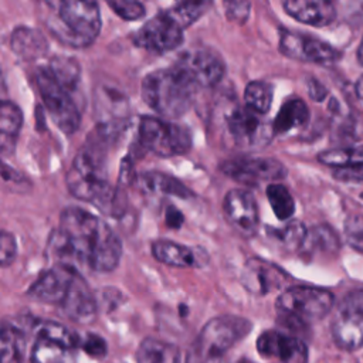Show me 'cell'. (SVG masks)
<instances>
[{"mask_svg":"<svg viewBox=\"0 0 363 363\" xmlns=\"http://www.w3.org/2000/svg\"><path fill=\"white\" fill-rule=\"evenodd\" d=\"M23 112L11 101H1L0 105V145L3 153L11 152L23 126Z\"/></svg>","mask_w":363,"mask_h":363,"instance_id":"obj_26","label":"cell"},{"mask_svg":"<svg viewBox=\"0 0 363 363\" xmlns=\"http://www.w3.org/2000/svg\"><path fill=\"white\" fill-rule=\"evenodd\" d=\"M10 48L21 60L35 61L48 52V41L40 30L18 26L11 31Z\"/></svg>","mask_w":363,"mask_h":363,"instance_id":"obj_23","label":"cell"},{"mask_svg":"<svg viewBox=\"0 0 363 363\" xmlns=\"http://www.w3.org/2000/svg\"><path fill=\"white\" fill-rule=\"evenodd\" d=\"M267 199L278 220H289L295 213V201L289 190L279 183H271L267 186Z\"/></svg>","mask_w":363,"mask_h":363,"instance_id":"obj_33","label":"cell"},{"mask_svg":"<svg viewBox=\"0 0 363 363\" xmlns=\"http://www.w3.org/2000/svg\"><path fill=\"white\" fill-rule=\"evenodd\" d=\"M279 51L289 58L315 64H330L339 58V52L326 41L292 30H281Z\"/></svg>","mask_w":363,"mask_h":363,"instance_id":"obj_13","label":"cell"},{"mask_svg":"<svg viewBox=\"0 0 363 363\" xmlns=\"http://www.w3.org/2000/svg\"><path fill=\"white\" fill-rule=\"evenodd\" d=\"M176 65L183 69L194 85L208 88L221 81L225 72L223 58L210 48H193L179 55Z\"/></svg>","mask_w":363,"mask_h":363,"instance_id":"obj_14","label":"cell"},{"mask_svg":"<svg viewBox=\"0 0 363 363\" xmlns=\"http://www.w3.org/2000/svg\"><path fill=\"white\" fill-rule=\"evenodd\" d=\"M0 345L1 363H23L26 339L23 332L17 326L7 322L3 323L0 333Z\"/></svg>","mask_w":363,"mask_h":363,"instance_id":"obj_28","label":"cell"},{"mask_svg":"<svg viewBox=\"0 0 363 363\" xmlns=\"http://www.w3.org/2000/svg\"><path fill=\"white\" fill-rule=\"evenodd\" d=\"M44 24L62 44L84 48L98 37L102 26L99 4L88 0L45 1Z\"/></svg>","mask_w":363,"mask_h":363,"instance_id":"obj_3","label":"cell"},{"mask_svg":"<svg viewBox=\"0 0 363 363\" xmlns=\"http://www.w3.org/2000/svg\"><path fill=\"white\" fill-rule=\"evenodd\" d=\"M17 254V242L16 238L9 231H1L0 235V262L1 267L10 265Z\"/></svg>","mask_w":363,"mask_h":363,"instance_id":"obj_38","label":"cell"},{"mask_svg":"<svg viewBox=\"0 0 363 363\" xmlns=\"http://www.w3.org/2000/svg\"><path fill=\"white\" fill-rule=\"evenodd\" d=\"M223 211L227 223L242 237L250 238L258 231V206L248 190L231 189L224 197Z\"/></svg>","mask_w":363,"mask_h":363,"instance_id":"obj_15","label":"cell"},{"mask_svg":"<svg viewBox=\"0 0 363 363\" xmlns=\"http://www.w3.org/2000/svg\"><path fill=\"white\" fill-rule=\"evenodd\" d=\"M152 254L159 262L177 268L200 267L207 262L204 259V257L207 258L204 250H194L193 247L169 240H156L152 244Z\"/></svg>","mask_w":363,"mask_h":363,"instance_id":"obj_21","label":"cell"},{"mask_svg":"<svg viewBox=\"0 0 363 363\" xmlns=\"http://www.w3.org/2000/svg\"><path fill=\"white\" fill-rule=\"evenodd\" d=\"M82 350L92 356V357H96V359H101L108 352V346H106V342L104 337H101L99 335L96 333H88L84 339H81V345Z\"/></svg>","mask_w":363,"mask_h":363,"instance_id":"obj_37","label":"cell"},{"mask_svg":"<svg viewBox=\"0 0 363 363\" xmlns=\"http://www.w3.org/2000/svg\"><path fill=\"white\" fill-rule=\"evenodd\" d=\"M225 133L238 149H261L272 140L274 128L264 115L235 105L225 115Z\"/></svg>","mask_w":363,"mask_h":363,"instance_id":"obj_10","label":"cell"},{"mask_svg":"<svg viewBox=\"0 0 363 363\" xmlns=\"http://www.w3.org/2000/svg\"><path fill=\"white\" fill-rule=\"evenodd\" d=\"M350 247H353L356 251H359V252L363 254V241H362V242H356V244H353V245H350Z\"/></svg>","mask_w":363,"mask_h":363,"instance_id":"obj_47","label":"cell"},{"mask_svg":"<svg viewBox=\"0 0 363 363\" xmlns=\"http://www.w3.org/2000/svg\"><path fill=\"white\" fill-rule=\"evenodd\" d=\"M48 68L65 89L69 92L75 89L81 77V67L77 60L65 55H55L50 60Z\"/></svg>","mask_w":363,"mask_h":363,"instance_id":"obj_29","label":"cell"},{"mask_svg":"<svg viewBox=\"0 0 363 363\" xmlns=\"http://www.w3.org/2000/svg\"><path fill=\"white\" fill-rule=\"evenodd\" d=\"M285 279L286 274L284 269L262 258L247 259L240 277L241 284L250 292L259 295L281 288L285 284Z\"/></svg>","mask_w":363,"mask_h":363,"instance_id":"obj_19","label":"cell"},{"mask_svg":"<svg viewBox=\"0 0 363 363\" xmlns=\"http://www.w3.org/2000/svg\"><path fill=\"white\" fill-rule=\"evenodd\" d=\"M237 363H254V362H251V360H247V359H241L240 362H237Z\"/></svg>","mask_w":363,"mask_h":363,"instance_id":"obj_48","label":"cell"},{"mask_svg":"<svg viewBox=\"0 0 363 363\" xmlns=\"http://www.w3.org/2000/svg\"><path fill=\"white\" fill-rule=\"evenodd\" d=\"M257 350L264 357H278L281 363H308L305 342L279 330H264L257 339Z\"/></svg>","mask_w":363,"mask_h":363,"instance_id":"obj_17","label":"cell"},{"mask_svg":"<svg viewBox=\"0 0 363 363\" xmlns=\"http://www.w3.org/2000/svg\"><path fill=\"white\" fill-rule=\"evenodd\" d=\"M60 308L67 318L82 325L91 323L96 318V299L79 272L75 275L71 288Z\"/></svg>","mask_w":363,"mask_h":363,"instance_id":"obj_20","label":"cell"},{"mask_svg":"<svg viewBox=\"0 0 363 363\" xmlns=\"http://www.w3.org/2000/svg\"><path fill=\"white\" fill-rule=\"evenodd\" d=\"M309 121V108L301 98H292L282 104L272 121L274 133H286L295 128L306 125Z\"/></svg>","mask_w":363,"mask_h":363,"instance_id":"obj_25","label":"cell"},{"mask_svg":"<svg viewBox=\"0 0 363 363\" xmlns=\"http://www.w3.org/2000/svg\"><path fill=\"white\" fill-rule=\"evenodd\" d=\"M106 4L123 20L133 21L139 20L145 16L146 10L145 6L140 1L136 0H113V1H106Z\"/></svg>","mask_w":363,"mask_h":363,"instance_id":"obj_36","label":"cell"},{"mask_svg":"<svg viewBox=\"0 0 363 363\" xmlns=\"http://www.w3.org/2000/svg\"><path fill=\"white\" fill-rule=\"evenodd\" d=\"M267 231L271 238H274L288 250L302 248L308 234L305 225L298 220H291L282 228H268Z\"/></svg>","mask_w":363,"mask_h":363,"instance_id":"obj_34","label":"cell"},{"mask_svg":"<svg viewBox=\"0 0 363 363\" xmlns=\"http://www.w3.org/2000/svg\"><path fill=\"white\" fill-rule=\"evenodd\" d=\"M302 248H306L308 251H313L316 248L320 251L336 250L337 248V237L329 227L316 225L308 231Z\"/></svg>","mask_w":363,"mask_h":363,"instance_id":"obj_35","label":"cell"},{"mask_svg":"<svg viewBox=\"0 0 363 363\" xmlns=\"http://www.w3.org/2000/svg\"><path fill=\"white\" fill-rule=\"evenodd\" d=\"M210 7V1H180L163 11L184 30L206 14Z\"/></svg>","mask_w":363,"mask_h":363,"instance_id":"obj_31","label":"cell"},{"mask_svg":"<svg viewBox=\"0 0 363 363\" xmlns=\"http://www.w3.org/2000/svg\"><path fill=\"white\" fill-rule=\"evenodd\" d=\"M81 337L61 323L40 322L31 349L33 363H75Z\"/></svg>","mask_w":363,"mask_h":363,"instance_id":"obj_9","label":"cell"},{"mask_svg":"<svg viewBox=\"0 0 363 363\" xmlns=\"http://www.w3.org/2000/svg\"><path fill=\"white\" fill-rule=\"evenodd\" d=\"M34 79L43 104L52 122L62 133H75L81 123V113L71 96V92L55 79L48 65L37 67Z\"/></svg>","mask_w":363,"mask_h":363,"instance_id":"obj_7","label":"cell"},{"mask_svg":"<svg viewBox=\"0 0 363 363\" xmlns=\"http://www.w3.org/2000/svg\"><path fill=\"white\" fill-rule=\"evenodd\" d=\"M197 86L177 65L149 72L142 79L143 102L164 118H180L191 106Z\"/></svg>","mask_w":363,"mask_h":363,"instance_id":"obj_4","label":"cell"},{"mask_svg":"<svg viewBox=\"0 0 363 363\" xmlns=\"http://www.w3.org/2000/svg\"><path fill=\"white\" fill-rule=\"evenodd\" d=\"M318 160L335 169L363 166V145L357 147L330 149L318 155Z\"/></svg>","mask_w":363,"mask_h":363,"instance_id":"obj_32","label":"cell"},{"mask_svg":"<svg viewBox=\"0 0 363 363\" xmlns=\"http://www.w3.org/2000/svg\"><path fill=\"white\" fill-rule=\"evenodd\" d=\"M224 6H225L227 17L240 24L245 23V20L250 16L251 3H248V1H227V3H224Z\"/></svg>","mask_w":363,"mask_h":363,"instance_id":"obj_39","label":"cell"},{"mask_svg":"<svg viewBox=\"0 0 363 363\" xmlns=\"http://www.w3.org/2000/svg\"><path fill=\"white\" fill-rule=\"evenodd\" d=\"M356 95L363 101V75L356 82Z\"/></svg>","mask_w":363,"mask_h":363,"instance_id":"obj_45","label":"cell"},{"mask_svg":"<svg viewBox=\"0 0 363 363\" xmlns=\"http://www.w3.org/2000/svg\"><path fill=\"white\" fill-rule=\"evenodd\" d=\"M345 301H347V302H350L352 305L359 306V308L363 309V289H362V291H357V292L353 294V295H349V298L345 299Z\"/></svg>","mask_w":363,"mask_h":363,"instance_id":"obj_44","label":"cell"},{"mask_svg":"<svg viewBox=\"0 0 363 363\" xmlns=\"http://www.w3.org/2000/svg\"><path fill=\"white\" fill-rule=\"evenodd\" d=\"M138 363H180L179 347L173 343L146 337L140 342L136 352Z\"/></svg>","mask_w":363,"mask_h":363,"instance_id":"obj_27","label":"cell"},{"mask_svg":"<svg viewBox=\"0 0 363 363\" xmlns=\"http://www.w3.org/2000/svg\"><path fill=\"white\" fill-rule=\"evenodd\" d=\"M47 248L57 265L78 271L86 267L96 272H111L122 257V242L116 233L102 218L77 206L61 211Z\"/></svg>","mask_w":363,"mask_h":363,"instance_id":"obj_1","label":"cell"},{"mask_svg":"<svg viewBox=\"0 0 363 363\" xmlns=\"http://www.w3.org/2000/svg\"><path fill=\"white\" fill-rule=\"evenodd\" d=\"M183 40V28L164 11L147 20V23L133 34L135 45L153 54L169 52L182 45Z\"/></svg>","mask_w":363,"mask_h":363,"instance_id":"obj_11","label":"cell"},{"mask_svg":"<svg viewBox=\"0 0 363 363\" xmlns=\"http://www.w3.org/2000/svg\"><path fill=\"white\" fill-rule=\"evenodd\" d=\"M112 139L99 125L89 133L67 173V187L75 199L94 204L106 216L119 217L125 211L126 196L119 187L109 184L105 167L106 150Z\"/></svg>","mask_w":363,"mask_h":363,"instance_id":"obj_2","label":"cell"},{"mask_svg":"<svg viewBox=\"0 0 363 363\" xmlns=\"http://www.w3.org/2000/svg\"><path fill=\"white\" fill-rule=\"evenodd\" d=\"M1 176H3L4 183H13V184H17V186H24V184L30 186L28 180L20 172H17L16 169L10 167L7 163H3Z\"/></svg>","mask_w":363,"mask_h":363,"instance_id":"obj_42","label":"cell"},{"mask_svg":"<svg viewBox=\"0 0 363 363\" xmlns=\"http://www.w3.org/2000/svg\"><path fill=\"white\" fill-rule=\"evenodd\" d=\"M333 176L340 182H360V183H363V166L335 169Z\"/></svg>","mask_w":363,"mask_h":363,"instance_id":"obj_40","label":"cell"},{"mask_svg":"<svg viewBox=\"0 0 363 363\" xmlns=\"http://www.w3.org/2000/svg\"><path fill=\"white\" fill-rule=\"evenodd\" d=\"M284 10L292 18L313 27H325L336 17V9L326 0H286Z\"/></svg>","mask_w":363,"mask_h":363,"instance_id":"obj_22","label":"cell"},{"mask_svg":"<svg viewBox=\"0 0 363 363\" xmlns=\"http://www.w3.org/2000/svg\"><path fill=\"white\" fill-rule=\"evenodd\" d=\"M252 325L235 315H221L210 319L186 353L184 363H221L224 353L241 340Z\"/></svg>","mask_w":363,"mask_h":363,"instance_id":"obj_5","label":"cell"},{"mask_svg":"<svg viewBox=\"0 0 363 363\" xmlns=\"http://www.w3.org/2000/svg\"><path fill=\"white\" fill-rule=\"evenodd\" d=\"M220 170L247 186H257L261 182H275L286 176V167L272 157H240L225 160Z\"/></svg>","mask_w":363,"mask_h":363,"instance_id":"obj_12","label":"cell"},{"mask_svg":"<svg viewBox=\"0 0 363 363\" xmlns=\"http://www.w3.org/2000/svg\"><path fill=\"white\" fill-rule=\"evenodd\" d=\"M140 145L162 157L180 156L191 147L189 128L156 116H142L138 126Z\"/></svg>","mask_w":363,"mask_h":363,"instance_id":"obj_8","label":"cell"},{"mask_svg":"<svg viewBox=\"0 0 363 363\" xmlns=\"http://www.w3.org/2000/svg\"><path fill=\"white\" fill-rule=\"evenodd\" d=\"M357 58L363 64V40H362V43H360V45L357 48Z\"/></svg>","mask_w":363,"mask_h":363,"instance_id":"obj_46","label":"cell"},{"mask_svg":"<svg viewBox=\"0 0 363 363\" xmlns=\"http://www.w3.org/2000/svg\"><path fill=\"white\" fill-rule=\"evenodd\" d=\"M272 86L267 81L255 79L245 85L244 89V102L245 106L252 109L257 113L265 115L272 104Z\"/></svg>","mask_w":363,"mask_h":363,"instance_id":"obj_30","label":"cell"},{"mask_svg":"<svg viewBox=\"0 0 363 363\" xmlns=\"http://www.w3.org/2000/svg\"><path fill=\"white\" fill-rule=\"evenodd\" d=\"M138 186L147 193L174 196L179 199H190L193 191L182 183L179 179L160 173V172H145L136 177Z\"/></svg>","mask_w":363,"mask_h":363,"instance_id":"obj_24","label":"cell"},{"mask_svg":"<svg viewBox=\"0 0 363 363\" xmlns=\"http://www.w3.org/2000/svg\"><path fill=\"white\" fill-rule=\"evenodd\" d=\"M308 92H309V96L313 99V101H322L325 96H326V94H328V91H326V88L319 82V81H316V79H313V78H311L309 81H308Z\"/></svg>","mask_w":363,"mask_h":363,"instance_id":"obj_43","label":"cell"},{"mask_svg":"<svg viewBox=\"0 0 363 363\" xmlns=\"http://www.w3.org/2000/svg\"><path fill=\"white\" fill-rule=\"evenodd\" d=\"M79 271L67 265H54L43 271L30 285L27 295L38 302L60 306Z\"/></svg>","mask_w":363,"mask_h":363,"instance_id":"obj_16","label":"cell"},{"mask_svg":"<svg viewBox=\"0 0 363 363\" xmlns=\"http://www.w3.org/2000/svg\"><path fill=\"white\" fill-rule=\"evenodd\" d=\"M333 294L326 289L295 285L277 298L275 308L284 322L306 325L325 318L333 308Z\"/></svg>","mask_w":363,"mask_h":363,"instance_id":"obj_6","label":"cell"},{"mask_svg":"<svg viewBox=\"0 0 363 363\" xmlns=\"http://www.w3.org/2000/svg\"><path fill=\"white\" fill-rule=\"evenodd\" d=\"M183 221H184V216H183V213H182L177 207H174V206H172V204L166 207V211H164V223H166V225H167L169 228L177 230V228L182 227Z\"/></svg>","mask_w":363,"mask_h":363,"instance_id":"obj_41","label":"cell"},{"mask_svg":"<svg viewBox=\"0 0 363 363\" xmlns=\"http://www.w3.org/2000/svg\"><path fill=\"white\" fill-rule=\"evenodd\" d=\"M333 342L343 350L363 346V309L345 301L332 320Z\"/></svg>","mask_w":363,"mask_h":363,"instance_id":"obj_18","label":"cell"},{"mask_svg":"<svg viewBox=\"0 0 363 363\" xmlns=\"http://www.w3.org/2000/svg\"><path fill=\"white\" fill-rule=\"evenodd\" d=\"M362 197H363V194H362Z\"/></svg>","mask_w":363,"mask_h":363,"instance_id":"obj_49","label":"cell"}]
</instances>
